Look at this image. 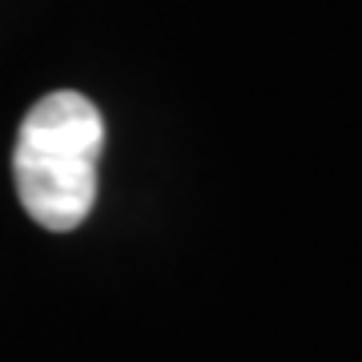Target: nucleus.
<instances>
[{"label": "nucleus", "instance_id": "f257e3e1", "mask_svg": "<svg viewBox=\"0 0 362 362\" xmlns=\"http://www.w3.org/2000/svg\"><path fill=\"white\" fill-rule=\"evenodd\" d=\"M101 145V109L77 89L49 93L25 113L13 149V181L37 226L69 233L89 218L97 202Z\"/></svg>", "mask_w": 362, "mask_h": 362}]
</instances>
